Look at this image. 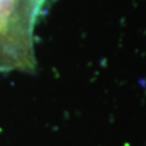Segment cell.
Masks as SVG:
<instances>
[{"label":"cell","mask_w":146,"mask_h":146,"mask_svg":"<svg viewBox=\"0 0 146 146\" xmlns=\"http://www.w3.org/2000/svg\"><path fill=\"white\" fill-rule=\"evenodd\" d=\"M51 1L0 0V73L34 71V31Z\"/></svg>","instance_id":"cell-1"}]
</instances>
